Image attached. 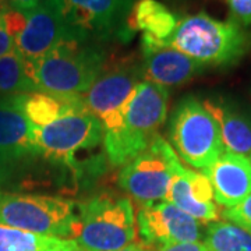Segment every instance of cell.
Masks as SVG:
<instances>
[{
    "label": "cell",
    "mask_w": 251,
    "mask_h": 251,
    "mask_svg": "<svg viewBox=\"0 0 251 251\" xmlns=\"http://www.w3.org/2000/svg\"><path fill=\"white\" fill-rule=\"evenodd\" d=\"M105 45L69 39L34 63H25L36 90L82 95L90 90L108 62Z\"/></svg>",
    "instance_id": "1"
},
{
    "label": "cell",
    "mask_w": 251,
    "mask_h": 251,
    "mask_svg": "<svg viewBox=\"0 0 251 251\" xmlns=\"http://www.w3.org/2000/svg\"><path fill=\"white\" fill-rule=\"evenodd\" d=\"M169 46L205 67H227L250 52L251 32L232 20H216L201 11L180 18Z\"/></svg>",
    "instance_id": "2"
},
{
    "label": "cell",
    "mask_w": 251,
    "mask_h": 251,
    "mask_svg": "<svg viewBox=\"0 0 251 251\" xmlns=\"http://www.w3.org/2000/svg\"><path fill=\"white\" fill-rule=\"evenodd\" d=\"M169 90L143 81L126 110L120 131L103 140L108 161L113 166H123L145 151L159 137V130L168 117Z\"/></svg>",
    "instance_id": "3"
},
{
    "label": "cell",
    "mask_w": 251,
    "mask_h": 251,
    "mask_svg": "<svg viewBox=\"0 0 251 251\" xmlns=\"http://www.w3.org/2000/svg\"><path fill=\"white\" fill-rule=\"evenodd\" d=\"M0 224L42 236L75 240L78 204L70 198L0 190Z\"/></svg>",
    "instance_id": "4"
},
{
    "label": "cell",
    "mask_w": 251,
    "mask_h": 251,
    "mask_svg": "<svg viewBox=\"0 0 251 251\" xmlns=\"http://www.w3.org/2000/svg\"><path fill=\"white\" fill-rule=\"evenodd\" d=\"M80 227L75 237L84 251H117L135 242L133 202L115 193H99L78 204Z\"/></svg>",
    "instance_id": "5"
},
{
    "label": "cell",
    "mask_w": 251,
    "mask_h": 251,
    "mask_svg": "<svg viewBox=\"0 0 251 251\" xmlns=\"http://www.w3.org/2000/svg\"><path fill=\"white\" fill-rule=\"evenodd\" d=\"M143 81V59L109 57L90 90L81 95L87 110L102 123L103 140L120 131L126 110Z\"/></svg>",
    "instance_id": "6"
},
{
    "label": "cell",
    "mask_w": 251,
    "mask_h": 251,
    "mask_svg": "<svg viewBox=\"0 0 251 251\" xmlns=\"http://www.w3.org/2000/svg\"><path fill=\"white\" fill-rule=\"evenodd\" d=\"M168 135L179 159L194 169L205 171L225 152L216 120L193 95L181 98L175 106Z\"/></svg>",
    "instance_id": "7"
},
{
    "label": "cell",
    "mask_w": 251,
    "mask_h": 251,
    "mask_svg": "<svg viewBox=\"0 0 251 251\" xmlns=\"http://www.w3.org/2000/svg\"><path fill=\"white\" fill-rule=\"evenodd\" d=\"M137 0H53L75 39L105 45L127 42V20Z\"/></svg>",
    "instance_id": "8"
},
{
    "label": "cell",
    "mask_w": 251,
    "mask_h": 251,
    "mask_svg": "<svg viewBox=\"0 0 251 251\" xmlns=\"http://www.w3.org/2000/svg\"><path fill=\"white\" fill-rule=\"evenodd\" d=\"M35 138L44 161L78 168L80 153L94 151L103 144V127L90 112L60 117L44 127H35Z\"/></svg>",
    "instance_id": "9"
},
{
    "label": "cell",
    "mask_w": 251,
    "mask_h": 251,
    "mask_svg": "<svg viewBox=\"0 0 251 251\" xmlns=\"http://www.w3.org/2000/svg\"><path fill=\"white\" fill-rule=\"evenodd\" d=\"M179 156L161 135L145 151L123 165L117 183L140 206L165 201Z\"/></svg>",
    "instance_id": "10"
},
{
    "label": "cell",
    "mask_w": 251,
    "mask_h": 251,
    "mask_svg": "<svg viewBox=\"0 0 251 251\" xmlns=\"http://www.w3.org/2000/svg\"><path fill=\"white\" fill-rule=\"evenodd\" d=\"M45 162L35 138V126L10 98L0 97V188L16 183Z\"/></svg>",
    "instance_id": "11"
},
{
    "label": "cell",
    "mask_w": 251,
    "mask_h": 251,
    "mask_svg": "<svg viewBox=\"0 0 251 251\" xmlns=\"http://www.w3.org/2000/svg\"><path fill=\"white\" fill-rule=\"evenodd\" d=\"M135 225L141 242L153 249L177 243L201 242L204 236L197 219L166 201L140 206Z\"/></svg>",
    "instance_id": "12"
},
{
    "label": "cell",
    "mask_w": 251,
    "mask_h": 251,
    "mask_svg": "<svg viewBox=\"0 0 251 251\" xmlns=\"http://www.w3.org/2000/svg\"><path fill=\"white\" fill-rule=\"evenodd\" d=\"M69 39L75 38L53 0H42L28 11L24 29L16 38V49L25 63H34Z\"/></svg>",
    "instance_id": "13"
},
{
    "label": "cell",
    "mask_w": 251,
    "mask_h": 251,
    "mask_svg": "<svg viewBox=\"0 0 251 251\" xmlns=\"http://www.w3.org/2000/svg\"><path fill=\"white\" fill-rule=\"evenodd\" d=\"M165 201L193 216L200 224L216 222L221 215L208 177L204 173L186 169L179 158L173 166V176Z\"/></svg>",
    "instance_id": "14"
},
{
    "label": "cell",
    "mask_w": 251,
    "mask_h": 251,
    "mask_svg": "<svg viewBox=\"0 0 251 251\" xmlns=\"http://www.w3.org/2000/svg\"><path fill=\"white\" fill-rule=\"evenodd\" d=\"M214 191L218 205L232 208L251 194L250 158L225 151L208 169L202 171Z\"/></svg>",
    "instance_id": "15"
},
{
    "label": "cell",
    "mask_w": 251,
    "mask_h": 251,
    "mask_svg": "<svg viewBox=\"0 0 251 251\" xmlns=\"http://www.w3.org/2000/svg\"><path fill=\"white\" fill-rule=\"evenodd\" d=\"M144 81L165 88L180 87L205 70V66L172 46H163L141 53Z\"/></svg>",
    "instance_id": "16"
},
{
    "label": "cell",
    "mask_w": 251,
    "mask_h": 251,
    "mask_svg": "<svg viewBox=\"0 0 251 251\" xmlns=\"http://www.w3.org/2000/svg\"><path fill=\"white\" fill-rule=\"evenodd\" d=\"M202 105L216 120L226 152L251 156V113L224 98H206Z\"/></svg>",
    "instance_id": "17"
},
{
    "label": "cell",
    "mask_w": 251,
    "mask_h": 251,
    "mask_svg": "<svg viewBox=\"0 0 251 251\" xmlns=\"http://www.w3.org/2000/svg\"><path fill=\"white\" fill-rule=\"evenodd\" d=\"M13 100L23 115L27 117L31 125L35 127L52 123L60 117L88 112L81 95H66V94H50L35 91L17 97H7Z\"/></svg>",
    "instance_id": "18"
},
{
    "label": "cell",
    "mask_w": 251,
    "mask_h": 251,
    "mask_svg": "<svg viewBox=\"0 0 251 251\" xmlns=\"http://www.w3.org/2000/svg\"><path fill=\"white\" fill-rule=\"evenodd\" d=\"M180 18L158 0H137L127 20L128 34L133 36L141 32L156 44L169 46V41L176 32Z\"/></svg>",
    "instance_id": "19"
},
{
    "label": "cell",
    "mask_w": 251,
    "mask_h": 251,
    "mask_svg": "<svg viewBox=\"0 0 251 251\" xmlns=\"http://www.w3.org/2000/svg\"><path fill=\"white\" fill-rule=\"evenodd\" d=\"M0 251H84L73 239L42 236L0 224Z\"/></svg>",
    "instance_id": "20"
},
{
    "label": "cell",
    "mask_w": 251,
    "mask_h": 251,
    "mask_svg": "<svg viewBox=\"0 0 251 251\" xmlns=\"http://www.w3.org/2000/svg\"><path fill=\"white\" fill-rule=\"evenodd\" d=\"M36 87L27 70L25 60L17 49L0 57V97H17L35 92Z\"/></svg>",
    "instance_id": "21"
},
{
    "label": "cell",
    "mask_w": 251,
    "mask_h": 251,
    "mask_svg": "<svg viewBox=\"0 0 251 251\" xmlns=\"http://www.w3.org/2000/svg\"><path fill=\"white\" fill-rule=\"evenodd\" d=\"M206 251H251V233L227 221L208 225L204 234Z\"/></svg>",
    "instance_id": "22"
},
{
    "label": "cell",
    "mask_w": 251,
    "mask_h": 251,
    "mask_svg": "<svg viewBox=\"0 0 251 251\" xmlns=\"http://www.w3.org/2000/svg\"><path fill=\"white\" fill-rule=\"evenodd\" d=\"M221 215L227 222L237 225L239 227L251 233V194L236 206L224 209Z\"/></svg>",
    "instance_id": "23"
},
{
    "label": "cell",
    "mask_w": 251,
    "mask_h": 251,
    "mask_svg": "<svg viewBox=\"0 0 251 251\" xmlns=\"http://www.w3.org/2000/svg\"><path fill=\"white\" fill-rule=\"evenodd\" d=\"M230 13V20L240 27L251 25V0H226Z\"/></svg>",
    "instance_id": "24"
},
{
    "label": "cell",
    "mask_w": 251,
    "mask_h": 251,
    "mask_svg": "<svg viewBox=\"0 0 251 251\" xmlns=\"http://www.w3.org/2000/svg\"><path fill=\"white\" fill-rule=\"evenodd\" d=\"M13 50H16V41L10 35L6 25L0 20V57L13 52Z\"/></svg>",
    "instance_id": "25"
},
{
    "label": "cell",
    "mask_w": 251,
    "mask_h": 251,
    "mask_svg": "<svg viewBox=\"0 0 251 251\" xmlns=\"http://www.w3.org/2000/svg\"><path fill=\"white\" fill-rule=\"evenodd\" d=\"M153 251H206L205 246L202 242L196 243H177V244H169L156 247Z\"/></svg>",
    "instance_id": "26"
},
{
    "label": "cell",
    "mask_w": 251,
    "mask_h": 251,
    "mask_svg": "<svg viewBox=\"0 0 251 251\" xmlns=\"http://www.w3.org/2000/svg\"><path fill=\"white\" fill-rule=\"evenodd\" d=\"M41 1L42 0H7L10 6L21 10V11H29V10L35 9Z\"/></svg>",
    "instance_id": "27"
},
{
    "label": "cell",
    "mask_w": 251,
    "mask_h": 251,
    "mask_svg": "<svg viewBox=\"0 0 251 251\" xmlns=\"http://www.w3.org/2000/svg\"><path fill=\"white\" fill-rule=\"evenodd\" d=\"M117 251H153V247L143 242H134L131 243V244H128L125 249H120V250Z\"/></svg>",
    "instance_id": "28"
},
{
    "label": "cell",
    "mask_w": 251,
    "mask_h": 251,
    "mask_svg": "<svg viewBox=\"0 0 251 251\" xmlns=\"http://www.w3.org/2000/svg\"><path fill=\"white\" fill-rule=\"evenodd\" d=\"M6 4H7V0H0V10L3 9Z\"/></svg>",
    "instance_id": "29"
},
{
    "label": "cell",
    "mask_w": 251,
    "mask_h": 251,
    "mask_svg": "<svg viewBox=\"0 0 251 251\" xmlns=\"http://www.w3.org/2000/svg\"><path fill=\"white\" fill-rule=\"evenodd\" d=\"M250 158H251V156H250ZM250 162H251V159H250Z\"/></svg>",
    "instance_id": "30"
}]
</instances>
